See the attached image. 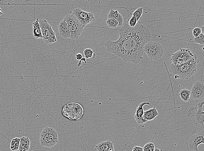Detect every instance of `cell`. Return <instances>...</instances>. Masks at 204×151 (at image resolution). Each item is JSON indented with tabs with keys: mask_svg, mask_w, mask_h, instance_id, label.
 <instances>
[{
	"mask_svg": "<svg viewBox=\"0 0 204 151\" xmlns=\"http://www.w3.org/2000/svg\"><path fill=\"white\" fill-rule=\"evenodd\" d=\"M119 33L120 38L116 41L109 40L105 44L107 50L125 61L137 64L143 58L145 46L150 41L149 30L139 22L133 28L125 25Z\"/></svg>",
	"mask_w": 204,
	"mask_h": 151,
	"instance_id": "cell-1",
	"label": "cell"
},
{
	"mask_svg": "<svg viewBox=\"0 0 204 151\" xmlns=\"http://www.w3.org/2000/svg\"><path fill=\"white\" fill-rule=\"evenodd\" d=\"M198 62L197 57L195 55L192 59L182 65H176L172 63L169 67V74L175 79L188 80L196 71Z\"/></svg>",
	"mask_w": 204,
	"mask_h": 151,
	"instance_id": "cell-2",
	"label": "cell"
},
{
	"mask_svg": "<svg viewBox=\"0 0 204 151\" xmlns=\"http://www.w3.org/2000/svg\"><path fill=\"white\" fill-rule=\"evenodd\" d=\"M187 150L189 151H199L198 146L204 144V126H196L193 133L186 139Z\"/></svg>",
	"mask_w": 204,
	"mask_h": 151,
	"instance_id": "cell-3",
	"label": "cell"
},
{
	"mask_svg": "<svg viewBox=\"0 0 204 151\" xmlns=\"http://www.w3.org/2000/svg\"><path fill=\"white\" fill-rule=\"evenodd\" d=\"M40 142L43 146L52 147L58 143V133L52 127H46L40 133Z\"/></svg>",
	"mask_w": 204,
	"mask_h": 151,
	"instance_id": "cell-4",
	"label": "cell"
},
{
	"mask_svg": "<svg viewBox=\"0 0 204 151\" xmlns=\"http://www.w3.org/2000/svg\"><path fill=\"white\" fill-rule=\"evenodd\" d=\"M186 116L196 126H204V101L195 103V106L188 110Z\"/></svg>",
	"mask_w": 204,
	"mask_h": 151,
	"instance_id": "cell-5",
	"label": "cell"
},
{
	"mask_svg": "<svg viewBox=\"0 0 204 151\" xmlns=\"http://www.w3.org/2000/svg\"><path fill=\"white\" fill-rule=\"evenodd\" d=\"M84 109L80 104L70 103L63 106L62 114L65 118L70 120H80L83 116Z\"/></svg>",
	"mask_w": 204,
	"mask_h": 151,
	"instance_id": "cell-6",
	"label": "cell"
},
{
	"mask_svg": "<svg viewBox=\"0 0 204 151\" xmlns=\"http://www.w3.org/2000/svg\"><path fill=\"white\" fill-rule=\"evenodd\" d=\"M144 51L150 60L155 61L162 57L164 50L159 43L149 41L145 46Z\"/></svg>",
	"mask_w": 204,
	"mask_h": 151,
	"instance_id": "cell-7",
	"label": "cell"
},
{
	"mask_svg": "<svg viewBox=\"0 0 204 151\" xmlns=\"http://www.w3.org/2000/svg\"><path fill=\"white\" fill-rule=\"evenodd\" d=\"M195 54L189 48H181L172 54L170 59L173 64L180 65L186 63Z\"/></svg>",
	"mask_w": 204,
	"mask_h": 151,
	"instance_id": "cell-8",
	"label": "cell"
},
{
	"mask_svg": "<svg viewBox=\"0 0 204 151\" xmlns=\"http://www.w3.org/2000/svg\"><path fill=\"white\" fill-rule=\"evenodd\" d=\"M39 22L43 41L46 44H51L56 42L57 41L56 34L48 22L46 20H39Z\"/></svg>",
	"mask_w": 204,
	"mask_h": 151,
	"instance_id": "cell-9",
	"label": "cell"
},
{
	"mask_svg": "<svg viewBox=\"0 0 204 151\" xmlns=\"http://www.w3.org/2000/svg\"><path fill=\"white\" fill-rule=\"evenodd\" d=\"M190 99L194 103L204 101V84L202 81H197L193 84Z\"/></svg>",
	"mask_w": 204,
	"mask_h": 151,
	"instance_id": "cell-10",
	"label": "cell"
},
{
	"mask_svg": "<svg viewBox=\"0 0 204 151\" xmlns=\"http://www.w3.org/2000/svg\"><path fill=\"white\" fill-rule=\"evenodd\" d=\"M73 14L78 18L80 24L84 26L95 21V17L92 12L85 11L78 8L74 10Z\"/></svg>",
	"mask_w": 204,
	"mask_h": 151,
	"instance_id": "cell-11",
	"label": "cell"
},
{
	"mask_svg": "<svg viewBox=\"0 0 204 151\" xmlns=\"http://www.w3.org/2000/svg\"><path fill=\"white\" fill-rule=\"evenodd\" d=\"M146 105H150V103L149 102H142V103L139 104V106H138V107H137V109H136L134 118L136 122L139 125H142V124H144V123H146L147 122V121L145 120L143 118L144 112L143 108V106Z\"/></svg>",
	"mask_w": 204,
	"mask_h": 151,
	"instance_id": "cell-12",
	"label": "cell"
},
{
	"mask_svg": "<svg viewBox=\"0 0 204 151\" xmlns=\"http://www.w3.org/2000/svg\"><path fill=\"white\" fill-rule=\"evenodd\" d=\"M84 26L78 25L73 26L69 27L70 38L71 39H78L84 31Z\"/></svg>",
	"mask_w": 204,
	"mask_h": 151,
	"instance_id": "cell-13",
	"label": "cell"
},
{
	"mask_svg": "<svg viewBox=\"0 0 204 151\" xmlns=\"http://www.w3.org/2000/svg\"><path fill=\"white\" fill-rule=\"evenodd\" d=\"M58 30L60 36L65 39L70 38L69 27L64 20L59 23Z\"/></svg>",
	"mask_w": 204,
	"mask_h": 151,
	"instance_id": "cell-14",
	"label": "cell"
},
{
	"mask_svg": "<svg viewBox=\"0 0 204 151\" xmlns=\"http://www.w3.org/2000/svg\"><path fill=\"white\" fill-rule=\"evenodd\" d=\"M95 149L97 151H115L113 143L109 140L100 143L96 146Z\"/></svg>",
	"mask_w": 204,
	"mask_h": 151,
	"instance_id": "cell-15",
	"label": "cell"
},
{
	"mask_svg": "<svg viewBox=\"0 0 204 151\" xmlns=\"http://www.w3.org/2000/svg\"><path fill=\"white\" fill-rule=\"evenodd\" d=\"M108 19L113 18L118 22V26H123L124 21L123 17L119 12L118 11L111 9L107 16Z\"/></svg>",
	"mask_w": 204,
	"mask_h": 151,
	"instance_id": "cell-16",
	"label": "cell"
},
{
	"mask_svg": "<svg viewBox=\"0 0 204 151\" xmlns=\"http://www.w3.org/2000/svg\"><path fill=\"white\" fill-rule=\"evenodd\" d=\"M158 113L155 107L144 111L143 118L145 120L148 121H151L155 120V118L158 116Z\"/></svg>",
	"mask_w": 204,
	"mask_h": 151,
	"instance_id": "cell-17",
	"label": "cell"
},
{
	"mask_svg": "<svg viewBox=\"0 0 204 151\" xmlns=\"http://www.w3.org/2000/svg\"><path fill=\"white\" fill-rule=\"evenodd\" d=\"M19 151H28L30 148V141L28 137H22L20 138Z\"/></svg>",
	"mask_w": 204,
	"mask_h": 151,
	"instance_id": "cell-18",
	"label": "cell"
},
{
	"mask_svg": "<svg viewBox=\"0 0 204 151\" xmlns=\"http://www.w3.org/2000/svg\"><path fill=\"white\" fill-rule=\"evenodd\" d=\"M38 18L33 23V37L35 39L43 38L42 32Z\"/></svg>",
	"mask_w": 204,
	"mask_h": 151,
	"instance_id": "cell-19",
	"label": "cell"
},
{
	"mask_svg": "<svg viewBox=\"0 0 204 151\" xmlns=\"http://www.w3.org/2000/svg\"><path fill=\"white\" fill-rule=\"evenodd\" d=\"M63 20L67 23L69 27L73 26L78 25H81L78 18L73 14L67 15Z\"/></svg>",
	"mask_w": 204,
	"mask_h": 151,
	"instance_id": "cell-20",
	"label": "cell"
},
{
	"mask_svg": "<svg viewBox=\"0 0 204 151\" xmlns=\"http://www.w3.org/2000/svg\"><path fill=\"white\" fill-rule=\"evenodd\" d=\"M191 91L187 89H183L180 90L179 95L182 100L185 102H189L190 98Z\"/></svg>",
	"mask_w": 204,
	"mask_h": 151,
	"instance_id": "cell-21",
	"label": "cell"
},
{
	"mask_svg": "<svg viewBox=\"0 0 204 151\" xmlns=\"http://www.w3.org/2000/svg\"><path fill=\"white\" fill-rule=\"evenodd\" d=\"M21 139L19 138H13L11 142L10 149L12 151L18 150Z\"/></svg>",
	"mask_w": 204,
	"mask_h": 151,
	"instance_id": "cell-22",
	"label": "cell"
},
{
	"mask_svg": "<svg viewBox=\"0 0 204 151\" xmlns=\"http://www.w3.org/2000/svg\"><path fill=\"white\" fill-rule=\"evenodd\" d=\"M107 25L109 27L115 28H116L118 26L119 23L114 19H107Z\"/></svg>",
	"mask_w": 204,
	"mask_h": 151,
	"instance_id": "cell-23",
	"label": "cell"
},
{
	"mask_svg": "<svg viewBox=\"0 0 204 151\" xmlns=\"http://www.w3.org/2000/svg\"><path fill=\"white\" fill-rule=\"evenodd\" d=\"M143 14V8L140 7L138 8L132 13V16H134L137 19V21L138 22L139 19L141 18L142 15Z\"/></svg>",
	"mask_w": 204,
	"mask_h": 151,
	"instance_id": "cell-24",
	"label": "cell"
},
{
	"mask_svg": "<svg viewBox=\"0 0 204 151\" xmlns=\"http://www.w3.org/2000/svg\"><path fill=\"white\" fill-rule=\"evenodd\" d=\"M143 149L144 151H154L155 150V145L153 143H148L145 145Z\"/></svg>",
	"mask_w": 204,
	"mask_h": 151,
	"instance_id": "cell-25",
	"label": "cell"
},
{
	"mask_svg": "<svg viewBox=\"0 0 204 151\" xmlns=\"http://www.w3.org/2000/svg\"><path fill=\"white\" fill-rule=\"evenodd\" d=\"M94 54V51L91 48H86L84 51V55L86 58H91Z\"/></svg>",
	"mask_w": 204,
	"mask_h": 151,
	"instance_id": "cell-26",
	"label": "cell"
},
{
	"mask_svg": "<svg viewBox=\"0 0 204 151\" xmlns=\"http://www.w3.org/2000/svg\"><path fill=\"white\" fill-rule=\"evenodd\" d=\"M193 41L194 42L196 43L199 44L201 45H204V35L201 34L199 36L195 38Z\"/></svg>",
	"mask_w": 204,
	"mask_h": 151,
	"instance_id": "cell-27",
	"label": "cell"
},
{
	"mask_svg": "<svg viewBox=\"0 0 204 151\" xmlns=\"http://www.w3.org/2000/svg\"><path fill=\"white\" fill-rule=\"evenodd\" d=\"M137 22L138 21L136 18L133 16H132L130 19L129 20V25L131 27H134L137 25Z\"/></svg>",
	"mask_w": 204,
	"mask_h": 151,
	"instance_id": "cell-28",
	"label": "cell"
},
{
	"mask_svg": "<svg viewBox=\"0 0 204 151\" xmlns=\"http://www.w3.org/2000/svg\"><path fill=\"white\" fill-rule=\"evenodd\" d=\"M201 34H202V30H201L200 28H195L193 30V35L195 38H196L199 36Z\"/></svg>",
	"mask_w": 204,
	"mask_h": 151,
	"instance_id": "cell-29",
	"label": "cell"
},
{
	"mask_svg": "<svg viewBox=\"0 0 204 151\" xmlns=\"http://www.w3.org/2000/svg\"><path fill=\"white\" fill-rule=\"evenodd\" d=\"M132 151H144L143 148L139 146H135L133 148Z\"/></svg>",
	"mask_w": 204,
	"mask_h": 151,
	"instance_id": "cell-30",
	"label": "cell"
},
{
	"mask_svg": "<svg viewBox=\"0 0 204 151\" xmlns=\"http://www.w3.org/2000/svg\"><path fill=\"white\" fill-rule=\"evenodd\" d=\"M76 57L77 60L80 61L83 58V56L81 54L78 53L76 54Z\"/></svg>",
	"mask_w": 204,
	"mask_h": 151,
	"instance_id": "cell-31",
	"label": "cell"
},
{
	"mask_svg": "<svg viewBox=\"0 0 204 151\" xmlns=\"http://www.w3.org/2000/svg\"><path fill=\"white\" fill-rule=\"evenodd\" d=\"M201 30H202V34L204 35V26H203L201 28Z\"/></svg>",
	"mask_w": 204,
	"mask_h": 151,
	"instance_id": "cell-32",
	"label": "cell"
},
{
	"mask_svg": "<svg viewBox=\"0 0 204 151\" xmlns=\"http://www.w3.org/2000/svg\"><path fill=\"white\" fill-rule=\"evenodd\" d=\"M81 60L82 61H84V62H85V63H87V61H86V58H83H83H82Z\"/></svg>",
	"mask_w": 204,
	"mask_h": 151,
	"instance_id": "cell-33",
	"label": "cell"
},
{
	"mask_svg": "<svg viewBox=\"0 0 204 151\" xmlns=\"http://www.w3.org/2000/svg\"><path fill=\"white\" fill-rule=\"evenodd\" d=\"M154 151H162V150L159 149L158 148H155V150Z\"/></svg>",
	"mask_w": 204,
	"mask_h": 151,
	"instance_id": "cell-34",
	"label": "cell"
},
{
	"mask_svg": "<svg viewBox=\"0 0 204 151\" xmlns=\"http://www.w3.org/2000/svg\"><path fill=\"white\" fill-rule=\"evenodd\" d=\"M202 50L204 51V47L202 48Z\"/></svg>",
	"mask_w": 204,
	"mask_h": 151,
	"instance_id": "cell-35",
	"label": "cell"
},
{
	"mask_svg": "<svg viewBox=\"0 0 204 151\" xmlns=\"http://www.w3.org/2000/svg\"></svg>",
	"mask_w": 204,
	"mask_h": 151,
	"instance_id": "cell-36",
	"label": "cell"
}]
</instances>
